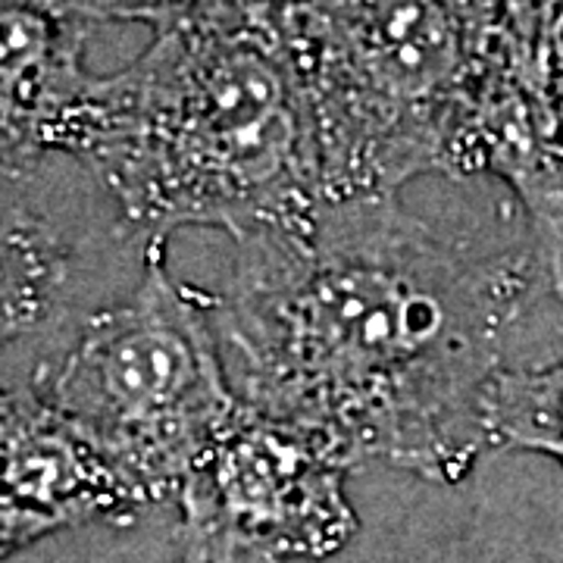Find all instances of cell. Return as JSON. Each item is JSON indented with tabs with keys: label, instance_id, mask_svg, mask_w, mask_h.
<instances>
[{
	"label": "cell",
	"instance_id": "cell-1",
	"mask_svg": "<svg viewBox=\"0 0 563 563\" xmlns=\"http://www.w3.org/2000/svg\"><path fill=\"white\" fill-rule=\"evenodd\" d=\"M235 247L217 332L242 407L351 470L385 463L439 485L473 473L492 451L507 344L544 285L532 244L473 257L398 198H363Z\"/></svg>",
	"mask_w": 563,
	"mask_h": 563
},
{
	"label": "cell",
	"instance_id": "cell-2",
	"mask_svg": "<svg viewBox=\"0 0 563 563\" xmlns=\"http://www.w3.org/2000/svg\"><path fill=\"white\" fill-rule=\"evenodd\" d=\"M44 151L85 163L147 242L188 225L242 242L325 201L313 113L266 0L157 32L125 69L88 76Z\"/></svg>",
	"mask_w": 563,
	"mask_h": 563
},
{
	"label": "cell",
	"instance_id": "cell-3",
	"mask_svg": "<svg viewBox=\"0 0 563 563\" xmlns=\"http://www.w3.org/2000/svg\"><path fill=\"white\" fill-rule=\"evenodd\" d=\"M25 383L88 429L151 504L179 498L242 410L222 361L217 295L169 273L166 242L144 244L139 288L88 317Z\"/></svg>",
	"mask_w": 563,
	"mask_h": 563
},
{
	"label": "cell",
	"instance_id": "cell-4",
	"mask_svg": "<svg viewBox=\"0 0 563 563\" xmlns=\"http://www.w3.org/2000/svg\"><path fill=\"white\" fill-rule=\"evenodd\" d=\"M347 473L329 448L242 407L181 485V563H291L357 536Z\"/></svg>",
	"mask_w": 563,
	"mask_h": 563
},
{
	"label": "cell",
	"instance_id": "cell-5",
	"mask_svg": "<svg viewBox=\"0 0 563 563\" xmlns=\"http://www.w3.org/2000/svg\"><path fill=\"white\" fill-rule=\"evenodd\" d=\"M0 451L3 558L73 526L132 523L151 507V498L95 435L32 383L3 385Z\"/></svg>",
	"mask_w": 563,
	"mask_h": 563
},
{
	"label": "cell",
	"instance_id": "cell-6",
	"mask_svg": "<svg viewBox=\"0 0 563 563\" xmlns=\"http://www.w3.org/2000/svg\"><path fill=\"white\" fill-rule=\"evenodd\" d=\"M85 25L54 7L3 3V185L47 154V129L91 76L81 63Z\"/></svg>",
	"mask_w": 563,
	"mask_h": 563
},
{
	"label": "cell",
	"instance_id": "cell-7",
	"mask_svg": "<svg viewBox=\"0 0 563 563\" xmlns=\"http://www.w3.org/2000/svg\"><path fill=\"white\" fill-rule=\"evenodd\" d=\"M69 263L60 239L3 195V344L38 339L63 317Z\"/></svg>",
	"mask_w": 563,
	"mask_h": 563
},
{
	"label": "cell",
	"instance_id": "cell-8",
	"mask_svg": "<svg viewBox=\"0 0 563 563\" xmlns=\"http://www.w3.org/2000/svg\"><path fill=\"white\" fill-rule=\"evenodd\" d=\"M488 442L563 466V354L536 369H504L488 404Z\"/></svg>",
	"mask_w": 563,
	"mask_h": 563
},
{
	"label": "cell",
	"instance_id": "cell-9",
	"mask_svg": "<svg viewBox=\"0 0 563 563\" xmlns=\"http://www.w3.org/2000/svg\"><path fill=\"white\" fill-rule=\"evenodd\" d=\"M247 0H63V10L81 22H144L154 32L232 13Z\"/></svg>",
	"mask_w": 563,
	"mask_h": 563
}]
</instances>
